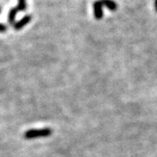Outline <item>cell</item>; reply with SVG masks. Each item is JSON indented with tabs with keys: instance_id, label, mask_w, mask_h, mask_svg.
Wrapping results in <instances>:
<instances>
[{
	"instance_id": "obj_1",
	"label": "cell",
	"mask_w": 157,
	"mask_h": 157,
	"mask_svg": "<svg viewBox=\"0 0 157 157\" xmlns=\"http://www.w3.org/2000/svg\"><path fill=\"white\" fill-rule=\"evenodd\" d=\"M51 135H52V130L50 128L31 129L25 132V137L26 139H33L39 137H46Z\"/></svg>"
},
{
	"instance_id": "obj_2",
	"label": "cell",
	"mask_w": 157,
	"mask_h": 157,
	"mask_svg": "<svg viewBox=\"0 0 157 157\" xmlns=\"http://www.w3.org/2000/svg\"><path fill=\"white\" fill-rule=\"evenodd\" d=\"M94 7V15L96 19H101L103 17V6L101 4V0H96L93 5Z\"/></svg>"
},
{
	"instance_id": "obj_3",
	"label": "cell",
	"mask_w": 157,
	"mask_h": 157,
	"mask_svg": "<svg viewBox=\"0 0 157 157\" xmlns=\"http://www.w3.org/2000/svg\"><path fill=\"white\" fill-rule=\"evenodd\" d=\"M32 20V17L30 15H26L24 17H22L20 20H18L17 22H15V24L13 25V28L15 29L16 31H19L21 30L23 27H25L26 25H28L29 23L31 22Z\"/></svg>"
},
{
	"instance_id": "obj_4",
	"label": "cell",
	"mask_w": 157,
	"mask_h": 157,
	"mask_svg": "<svg viewBox=\"0 0 157 157\" xmlns=\"http://www.w3.org/2000/svg\"><path fill=\"white\" fill-rule=\"evenodd\" d=\"M102 6H105L109 11H115L118 9L117 4L113 0H101Z\"/></svg>"
},
{
	"instance_id": "obj_5",
	"label": "cell",
	"mask_w": 157,
	"mask_h": 157,
	"mask_svg": "<svg viewBox=\"0 0 157 157\" xmlns=\"http://www.w3.org/2000/svg\"><path fill=\"white\" fill-rule=\"evenodd\" d=\"M17 7H13L11 8L10 11H9V15H8V22L10 25H14L15 24V18H16V16H17Z\"/></svg>"
},
{
	"instance_id": "obj_6",
	"label": "cell",
	"mask_w": 157,
	"mask_h": 157,
	"mask_svg": "<svg viewBox=\"0 0 157 157\" xmlns=\"http://www.w3.org/2000/svg\"><path fill=\"white\" fill-rule=\"evenodd\" d=\"M17 9L18 11H24L26 9V2L25 0H17Z\"/></svg>"
},
{
	"instance_id": "obj_7",
	"label": "cell",
	"mask_w": 157,
	"mask_h": 157,
	"mask_svg": "<svg viewBox=\"0 0 157 157\" xmlns=\"http://www.w3.org/2000/svg\"><path fill=\"white\" fill-rule=\"evenodd\" d=\"M6 30H7V27L6 25L4 24H0V33H4Z\"/></svg>"
},
{
	"instance_id": "obj_8",
	"label": "cell",
	"mask_w": 157,
	"mask_h": 157,
	"mask_svg": "<svg viewBox=\"0 0 157 157\" xmlns=\"http://www.w3.org/2000/svg\"><path fill=\"white\" fill-rule=\"evenodd\" d=\"M155 9L157 11V0H155Z\"/></svg>"
},
{
	"instance_id": "obj_9",
	"label": "cell",
	"mask_w": 157,
	"mask_h": 157,
	"mask_svg": "<svg viewBox=\"0 0 157 157\" xmlns=\"http://www.w3.org/2000/svg\"><path fill=\"white\" fill-rule=\"evenodd\" d=\"M0 12H1V8H0Z\"/></svg>"
}]
</instances>
